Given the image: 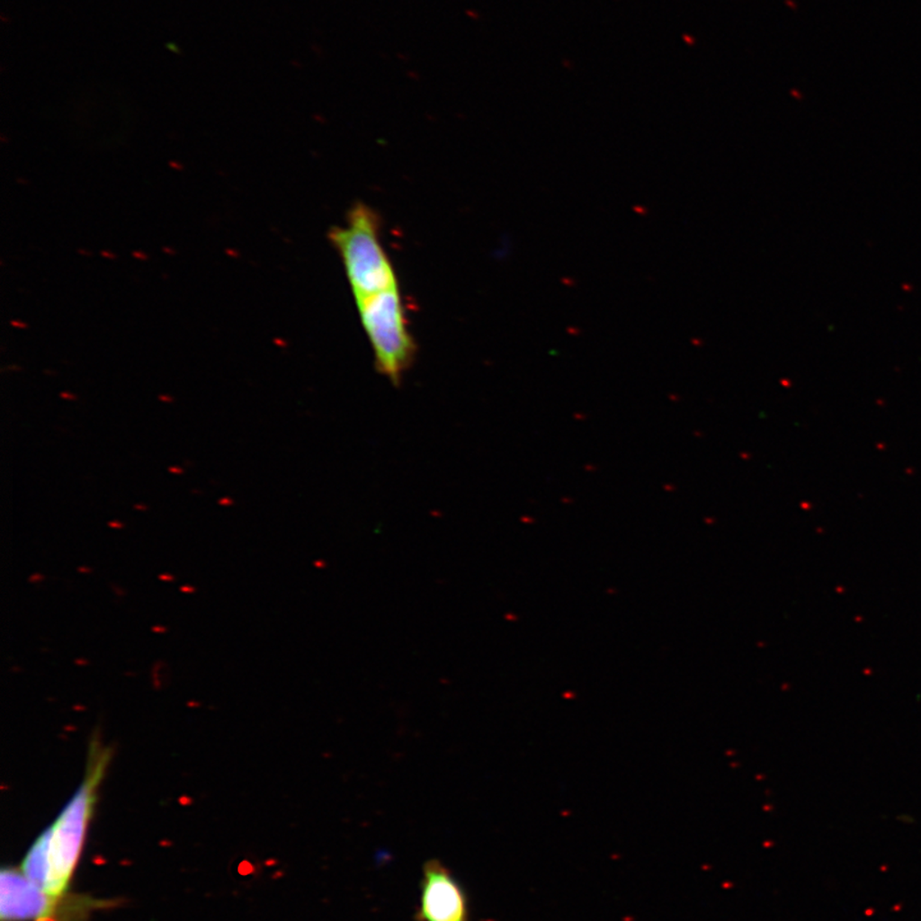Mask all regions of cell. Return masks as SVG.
I'll list each match as a JSON object with an SVG mask.
<instances>
[{
  "label": "cell",
  "mask_w": 921,
  "mask_h": 921,
  "mask_svg": "<svg viewBox=\"0 0 921 921\" xmlns=\"http://www.w3.org/2000/svg\"><path fill=\"white\" fill-rule=\"evenodd\" d=\"M109 762V750L94 741L90 747L86 780L74 799L26 854L20 869L29 880L51 893L71 890L76 869L83 855L85 838L94 814L96 787Z\"/></svg>",
  "instance_id": "obj_1"
},
{
  "label": "cell",
  "mask_w": 921,
  "mask_h": 921,
  "mask_svg": "<svg viewBox=\"0 0 921 921\" xmlns=\"http://www.w3.org/2000/svg\"><path fill=\"white\" fill-rule=\"evenodd\" d=\"M379 229L378 214L371 206L359 202L348 211L344 226L335 227L329 233L356 302L399 287Z\"/></svg>",
  "instance_id": "obj_2"
},
{
  "label": "cell",
  "mask_w": 921,
  "mask_h": 921,
  "mask_svg": "<svg viewBox=\"0 0 921 921\" xmlns=\"http://www.w3.org/2000/svg\"><path fill=\"white\" fill-rule=\"evenodd\" d=\"M121 905L122 899L71 890L51 895L29 880L20 866L0 872V921H91L94 913Z\"/></svg>",
  "instance_id": "obj_3"
},
{
  "label": "cell",
  "mask_w": 921,
  "mask_h": 921,
  "mask_svg": "<svg viewBox=\"0 0 921 921\" xmlns=\"http://www.w3.org/2000/svg\"><path fill=\"white\" fill-rule=\"evenodd\" d=\"M356 305L379 371L398 384L415 354L399 287L357 301Z\"/></svg>",
  "instance_id": "obj_4"
},
{
  "label": "cell",
  "mask_w": 921,
  "mask_h": 921,
  "mask_svg": "<svg viewBox=\"0 0 921 921\" xmlns=\"http://www.w3.org/2000/svg\"><path fill=\"white\" fill-rule=\"evenodd\" d=\"M416 921H469L468 896L439 860L424 863Z\"/></svg>",
  "instance_id": "obj_5"
},
{
  "label": "cell",
  "mask_w": 921,
  "mask_h": 921,
  "mask_svg": "<svg viewBox=\"0 0 921 921\" xmlns=\"http://www.w3.org/2000/svg\"><path fill=\"white\" fill-rule=\"evenodd\" d=\"M218 503H219L220 505H235V502H233L232 499H230V498H222Z\"/></svg>",
  "instance_id": "obj_6"
},
{
  "label": "cell",
  "mask_w": 921,
  "mask_h": 921,
  "mask_svg": "<svg viewBox=\"0 0 921 921\" xmlns=\"http://www.w3.org/2000/svg\"><path fill=\"white\" fill-rule=\"evenodd\" d=\"M109 526L115 527V529H117V527H120V529H122V527L124 525H123L122 523H120V521H112V523H109Z\"/></svg>",
  "instance_id": "obj_7"
},
{
  "label": "cell",
  "mask_w": 921,
  "mask_h": 921,
  "mask_svg": "<svg viewBox=\"0 0 921 921\" xmlns=\"http://www.w3.org/2000/svg\"><path fill=\"white\" fill-rule=\"evenodd\" d=\"M169 471H171L172 474H183L184 472L183 469L180 468H169Z\"/></svg>",
  "instance_id": "obj_8"
},
{
  "label": "cell",
  "mask_w": 921,
  "mask_h": 921,
  "mask_svg": "<svg viewBox=\"0 0 921 921\" xmlns=\"http://www.w3.org/2000/svg\"><path fill=\"white\" fill-rule=\"evenodd\" d=\"M159 398H160V401H163V402H173V401H174V399H173L172 397H168V396H160Z\"/></svg>",
  "instance_id": "obj_9"
},
{
  "label": "cell",
  "mask_w": 921,
  "mask_h": 921,
  "mask_svg": "<svg viewBox=\"0 0 921 921\" xmlns=\"http://www.w3.org/2000/svg\"><path fill=\"white\" fill-rule=\"evenodd\" d=\"M60 397H62V398H67V399H75L76 398V397L74 395H69V393H60Z\"/></svg>",
  "instance_id": "obj_10"
},
{
  "label": "cell",
  "mask_w": 921,
  "mask_h": 921,
  "mask_svg": "<svg viewBox=\"0 0 921 921\" xmlns=\"http://www.w3.org/2000/svg\"><path fill=\"white\" fill-rule=\"evenodd\" d=\"M135 508H138V510H147V507H145V505H135Z\"/></svg>",
  "instance_id": "obj_11"
}]
</instances>
